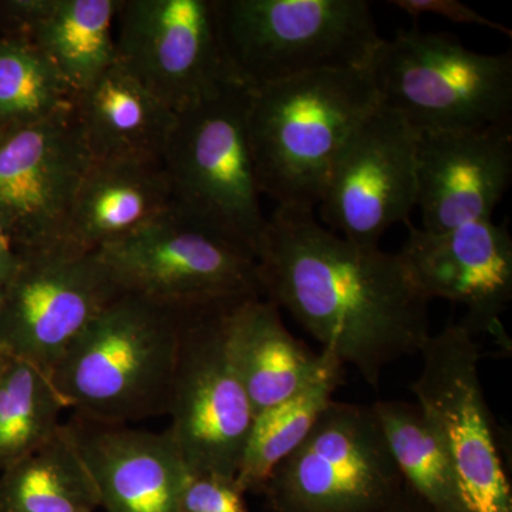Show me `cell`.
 I'll return each instance as SVG.
<instances>
[{
    "label": "cell",
    "mask_w": 512,
    "mask_h": 512,
    "mask_svg": "<svg viewBox=\"0 0 512 512\" xmlns=\"http://www.w3.org/2000/svg\"><path fill=\"white\" fill-rule=\"evenodd\" d=\"M255 261L266 299L373 389L387 366L429 342V301L399 254L353 244L312 210L276 208Z\"/></svg>",
    "instance_id": "1"
},
{
    "label": "cell",
    "mask_w": 512,
    "mask_h": 512,
    "mask_svg": "<svg viewBox=\"0 0 512 512\" xmlns=\"http://www.w3.org/2000/svg\"><path fill=\"white\" fill-rule=\"evenodd\" d=\"M394 8L402 10L413 19H419L421 15H436L463 25H477L512 36V30L505 28L494 20L485 18L477 10L470 8L457 0H392L389 2Z\"/></svg>",
    "instance_id": "28"
},
{
    "label": "cell",
    "mask_w": 512,
    "mask_h": 512,
    "mask_svg": "<svg viewBox=\"0 0 512 512\" xmlns=\"http://www.w3.org/2000/svg\"><path fill=\"white\" fill-rule=\"evenodd\" d=\"M417 291L466 306L463 325L507 346L501 315L512 299V239L504 224L473 222L443 232L409 224L399 252Z\"/></svg>",
    "instance_id": "15"
},
{
    "label": "cell",
    "mask_w": 512,
    "mask_h": 512,
    "mask_svg": "<svg viewBox=\"0 0 512 512\" xmlns=\"http://www.w3.org/2000/svg\"><path fill=\"white\" fill-rule=\"evenodd\" d=\"M420 133L380 104L350 133L333 161L318 204L330 231L363 248H380L393 225L417 207Z\"/></svg>",
    "instance_id": "11"
},
{
    "label": "cell",
    "mask_w": 512,
    "mask_h": 512,
    "mask_svg": "<svg viewBox=\"0 0 512 512\" xmlns=\"http://www.w3.org/2000/svg\"><path fill=\"white\" fill-rule=\"evenodd\" d=\"M235 302L191 308L181 333L167 431L188 473L237 477L254 423L225 342V320Z\"/></svg>",
    "instance_id": "9"
},
{
    "label": "cell",
    "mask_w": 512,
    "mask_h": 512,
    "mask_svg": "<svg viewBox=\"0 0 512 512\" xmlns=\"http://www.w3.org/2000/svg\"><path fill=\"white\" fill-rule=\"evenodd\" d=\"M229 67L249 90L323 70H367L382 43L366 0H214Z\"/></svg>",
    "instance_id": "5"
},
{
    "label": "cell",
    "mask_w": 512,
    "mask_h": 512,
    "mask_svg": "<svg viewBox=\"0 0 512 512\" xmlns=\"http://www.w3.org/2000/svg\"><path fill=\"white\" fill-rule=\"evenodd\" d=\"M92 163L73 106L29 126L0 131V220L19 254L60 247Z\"/></svg>",
    "instance_id": "14"
},
{
    "label": "cell",
    "mask_w": 512,
    "mask_h": 512,
    "mask_svg": "<svg viewBox=\"0 0 512 512\" xmlns=\"http://www.w3.org/2000/svg\"><path fill=\"white\" fill-rule=\"evenodd\" d=\"M117 62L175 114L239 84L214 0H120Z\"/></svg>",
    "instance_id": "12"
},
{
    "label": "cell",
    "mask_w": 512,
    "mask_h": 512,
    "mask_svg": "<svg viewBox=\"0 0 512 512\" xmlns=\"http://www.w3.org/2000/svg\"><path fill=\"white\" fill-rule=\"evenodd\" d=\"M412 390L456 476L464 512H512L498 427L480 379L481 350L463 323L431 335Z\"/></svg>",
    "instance_id": "8"
},
{
    "label": "cell",
    "mask_w": 512,
    "mask_h": 512,
    "mask_svg": "<svg viewBox=\"0 0 512 512\" xmlns=\"http://www.w3.org/2000/svg\"><path fill=\"white\" fill-rule=\"evenodd\" d=\"M73 101L70 87L35 46L0 36V131L55 116Z\"/></svg>",
    "instance_id": "26"
},
{
    "label": "cell",
    "mask_w": 512,
    "mask_h": 512,
    "mask_svg": "<svg viewBox=\"0 0 512 512\" xmlns=\"http://www.w3.org/2000/svg\"><path fill=\"white\" fill-rule=\"evenodd\" d=\"M99 508L96 484L67 424L0 474V512H96Z\"/></svg>",
    "instance_id": "22"
},
{
    "label": "cell",
    "mask_w": 512,
    "mask_h": 512,
    "mask_svg": "<svg viewBox=\"0 0 512 512\" xmlns=\"http://www.w3.org/2000/svg\"><path fill=\"white\" fill-rule=\"evenodd\" d=\"M121 292L97 252L20 254L5 285L0 352L52 373L77 336Z\"/></svg>",
    "instance_id": "13"
},
{
    "label": "cell",
    "mask_w": 512,
    "mask_h": 512,
    "mask_svg": "<svg viewBox=\"0 0 512 512\" xmlns=\"http://www.w3.org/2000/svg\"><path fill=\"white\" fill-rule=\"evenodd\" d=\"M119 5L120 0H6L0 2V36L28 40L76 96L117 62Z\"/></svg>",
    "instance_id": "19"
},
{
    "label": "cell",
    "mask_w": 512,
    "mask_h": 512,
    "mask_svg": "<svg viewBox=\"0 0 512 512\" xmlns=\"http://www.w3.org/2000/svg\"><path fill=\"white\" fill-rule=\"evenodd\" d=\"M379 512H431L427 505L417 497L416 494L410 490L407 485H404L402 493L396 498V501L390 507L384 508Z\"/></svg>",
    "instance_id": "30"
},
{
    "label": "cell",
    "mask_w": 512,
    "mask_h": 512,
    "mask_svg": "<svg viewBox=\"0 0 512 512\" xmlns=\"http://www.w3.org/2000/svg\"><path fill=\"white\" fill-rule=\"evenodd\" d=\"M512 178V126L420 133L417 207L423 229L491 221Z\"/></svg>",
    "instance_id": "16"
},
{
    "label": "cell",
    "mask_w": 512,
    "mask_h": 512,
    "mask_svg": "<svg viewBox=\"0 0 512 512\" xmlns=\"http://www.w3.org/2000/svg\"><path fill=\"white\" fill-rule=\"evenodd\" d=\"M249 89L231 84L175 114L163 151L173 210L255 259L268 218L249 147Z\"/></svg>",
    "instance_id": "4"
},
{
    "label": "cell",
    "mask_w": 512,
    "mask_h": 512,
    "mask_svg": "<svg viewBox=\"0 0 512 512\" xmlns=\"http://www.w3.org/2000/svg\"><path fill=\"white\" fill-rule=\"evenodd\" d=\"M403 487L372 406L333 400L261 494L269 512H379Z\"/></svg>",
    "instance_id": "7"
},
{
    "label": "cell",
    "mask_w": 512,
    "mask_h": 512,
    "mask_svg": "<svg viewBox=\"0 0 512 512\" xmlns=\"http://www.w3.org/2000/svg\"><path fill=\"white\" fill-rule=\"evenodd\" d=\"M404 484L431 512H464L456 476L443 444L417 403L373 404Z\"/></svg>",
    "instance_id": "24"
},
{
    "label": "cell",
    "mask_w": 512,
    "mask_h": 512,
    "mask_svg": "<svg viewBox=\"0 0 512 512\" xmlns=\"http://www.w3.org/2000/svg\"><path fill=\"white\" fill-rule=\"evenodd\" d=\"M178 512H249V508L235 478L188 473Z\"/></svg>",
    "instance_id": "27"
},
{
    "label": "cell",
    "mask_w": 512,
    "mask_h": 512,
    "mask_svg": "<svg viewBox=\"0 0 512 512\" xmlns=\"http://www.w3.org/2000/svg\"><path fill=\"white\" fill-rule=\"evenodd\" d=\"M322 355V366L311 383L284 402L256 414L235 477L245 494H261L272 471L305 440L345 382L342 360L330 350L322 349Z\"/></svg>",
    "instance_id": "23"
},
{
    "label": "cell",
    "mask_w": 512,
    "mask_h": 512,
    "mask_svg": "<svg viewBox=\"0 0 512 512\" xmlns=\"http://www.w3.org/2000/svg\"><path fill=\"white\" fill-rule=\"evenodd\" d=\"M380 104L419 133L512 123V55H484L457 37L419 30L383 39L367 67Z\"/></svg>",
    "instance_id": "6"
},
{
    "label": "cell",
    "mask_w": 512,
    "mask_h": 512,
    "mask_svg": "<svg viewBox=\"0 0 512 512\" xmlns=\"http://www.w3.org/2000/svg\"><path fill=\"white\" fill-rule=\"evenodd\" d=\"M225 342L255 416L298 393L322 366V350L312 352L296 339L286 329L278 306L264 298L231 305Z\"/></svg>",
    "instance_id": "20"
},
{
    "label": "cell",
    "mask_w": 512,
    "mask_h": 512,
    "mask_svg": "<svg viewBox=\"0 0 512 512\" xmlns=\"http://www.w3.org/2000/svg\"><path fill=\"white\" fill-rule=\"evenodd\" d=\"M97 254L121 291L167 305L264 298L255 259L174 210Z\"/></svg>",
    "instance_id": "10"
},
{
    "label": "cell",
    "mask_w": 512,
    "mask_h": 512,
    "mask_svg": "<svg viewBox=\"0 0 512 512\" xmlns=\"http://www.w3.org/2000/svg\"><path fill=\"white\" fill-rule=\"evenodd\" d=\"M20 262V254L15 242L10 237L8 228L0 220V282L8 284L12 275L15 274Z\"/></svg>",
    "instance_id": "29"
},
{
    "label": "cell",
    "mask_w": 512,
    "mask_h": 512,
    "mask_svg": "<svg viewBox=\"0 0 512 512\" xmlns=\"http://www.w3.org/2000/svg\"><path fill=\"white\" fill-rule=\"evenodd\" d=\"M106 512H178L188 476L167 430L151 433L128 424H104L74 414L66 423Z\"/></svg>",
    "instance_id": "17"
},
{
    "label": "cell",
    "mask_w": 512,
    "mask_h": 512,
    "mask_svg": "<svg viewBox=\"0 0 512 512\" xmlns=\"http://www.w3.org/2000/svg\"><path fill=\"white\" fill-rule=\"evenodd\" d=\"M171 210L173 191L163 158L93 160L57 249L94 254Z\"/></svg>",
    "instance_id": "18"
},
{
    "label": "cell",
    "mask_w": 512,
    "mask_h": 512,
    "mask_svg": "<svg viewBox=\"0 0 512 512\" xmlns=\"http://www.w3.org/2000/svg\"><path fill=\"white\" fill-rule=\"evenodd\" d=\"M2 360H3V353L0 352V365H2Z\"/></svg>",
    "instance_id": "32"
},
{
    "label": "cell",
    "mask_w": 512,
    "mask_h": 512,
    "mask_svg": "<svg viewBox=\"0 0 512 512\" xmlns=\"http://www.w3.org/2000/svg\"><path fill=\"white\" fill-rule=\"evenodd\" d=\"M380 106L367 70H323L249 90L248 140L261 194L315 210L350 133Z\"/></svg>",
    "instance_id": "3"
},
{
    "label": "cell",
    "mask_w": 512,
    "mask_h": 512,
    "mask_svg": "<svg viewBox=\"0 0 512 512\" xmlns=\"http://www.w3.org/2000/svg\"><path fill=\"white\" fill-rule=\"evenodd\" d=\"M3 353V352H2ZM67 406L52 375L3 353L0 365V471L55 436Z\"/></svg>",
    "instance_id": "25"
},
{
    "label": "cell",
    "mask_w": 512,
    "mask_h": 512,
    "mask_svg": "<svg viewBox=\"0 0 512 512\" xmlns=\"http://www.w3.org/2000/svg\"><path fill=\"white\" fill-rule=\"evenodd\" d=\"M191 308L121 292L50 373L67 409L104 424L167 416L181 333Z\"/></svg>",
    "instance_id": "2"
},
{
    "label": "cell",
    "mask_w": 512,
    "mask_h": 512,
    "mask_svg": "<svg viewBox=\"0 0 512 512\" xmlns=\"http://www.w3.org/2000/svg\"><path fill=\"white\" fill-rule=\"evenodd\" d=\"M3 299H5V284L0 282V315H2Z\"/></svg>",
    "instance_id": "31"
},
{
    "label": "cell",
    "mask_w": 512,
    "mask_h": 512,
    "mask_svg": "<svg viewBox=\"0 0 512 512\" xmlns=\"http://www.w3.org/2000/svg\"><path fill=\"white\" fill-rule=\"evenodd\" d=\"M93 160L161 158L175 113L119 62L73 101Z\"/></svg>",
    "instance_id": "21"
}]
</instances>
